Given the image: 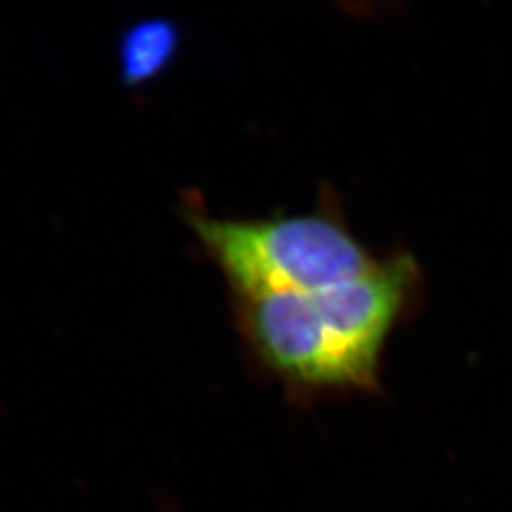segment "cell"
Returning a JSON list of instances; mask_svg holds the SVG:
<instances>
[{
	"label": "cell",
	"mask_w": 512,
	"mask_h": 512,
	"mask_svg": "<svg viewBox=\"0 0 512 512\" xmlns=\"http://www.w3.org/2000/svg\"><path fill=\"white\" fill-rule=\"evenodd\" d=\"M186 222L236 296L321 293L365 274L376 258L340 213L323 207L270 219H217L188 205Z\"/></svg>",
	"instance_id": "cell-1"
},
{
	"label": "cell",
	"mask_w": 512,
	"mask_h": 512,
	"mask_svg": "<svg viewBox=\"0 0 512 512\" xmlns=\"http://www.w3.org/2000/svg\"><path fill=\"white\" fill-rule=\"evenodd\" d=\"M236 313L256 359L294 401L380 391L330 332L313 293L236 296Z\"/></svg>",
	"instance_id": "cell-2"
},
{
	"label": "cell",
	"mask_w": 512,
	"mask_h": 512,
	"mask_svg": "<svg viewBox=\"0 0 512 512\" xmlns=\"http://www.w3.org/2000/svg\"><path fill=\"white\" fill-rule=\"evenodd\" d=\"M420 268L412 255L397 253L346 283L313 293L330 332L370 382L380 385V361L389 332L414 302Z\"/></svg>",
	"instance_id": "cell-3"
},
{
	"label": "cell",
	"mask_w": 512,
	"mask_h": 512,
	"mask_svg": "<svg viewBox=\"0 0 512 512\" xmlns=\"http://www.w3.org/2000/svg\"><path fill=\"white\" fill-rule=\"evenodd\" d=\"M183 31L171 18L135 21L118 42V67L126 86L137 88L154 82L173 65L181 50Z\"/></svg>",
	"instance_id": "cell-4"
}]
</instances>
